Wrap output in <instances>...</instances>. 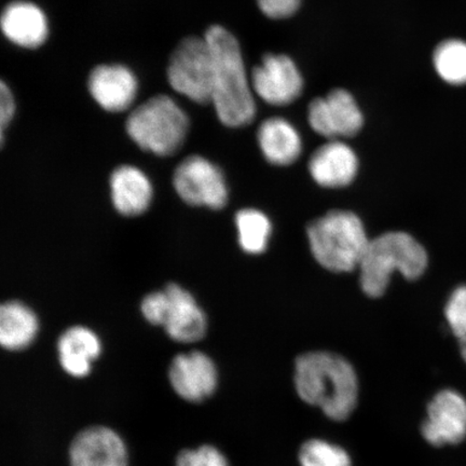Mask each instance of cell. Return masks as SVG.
Wrapping results in <instances>:
<instances>
[{"label":"cell","instance_id":"27","mask_svg":"<svg viewBox=\"0 0 466 466\" xmlns=\"http://www.w3.org/2000/svg\"><path fill=\"white\" fill-rule=\"evenodd\" d=\"M262 15L272 20L288 19L300 8L301 0H258Z\"/></svg>","mask_w":466,"mask_h":466},{"label":"cell","instance_id":"10","mask_svg":"<svg viewBox=\"0 0 466 466\" xmlns=\"http://www.w3.org/2000/svg\"><path fill=\"white\" fill-rule=\"evenodd\" d=\"M424 440L435 447L457 445L466 439V400L454 390L437 393L428 405L421 429Z\"/></svg>","mask_w":466,"mask_h":466},{"label":"cell","instance_id":"25","mask_svg":"<svg viewBox=\"0 0 466 466\" xmlns=\"http://www.w3.org/2000/svg\"><path fill=\"white\" fill-rule=\"evenodd\" d=\"M175 466H229V464L217 447L203 445L197 450L180 451Z\"/></svg>","mask_w":466,"mask_h":466},{"label":"cell","instance_id":"1","mask_svg":"<svg viewBox=\"0 0 466 466\" xmlns=\"http://www.w3.org/2000/svg\"><path fill=\"white\" fill-rule=\"evenodd\" d=\"M214 63L212 104L221 124L241 127L255 119L256 101L252 81L244 64L240 45L223 26L212 25L204 35Z\"/></svg>","mask_w":466,"mask_h":466},{"label":"cell","instance_id":"17","mask_svg":"<svg viewBox=\"0 0 466 466\" xmlns=\"http://www.w3.org/2000/svg\"><path fill=\"white\" fill-rule=\"evenodd\" d=\"M110 192L116 211L127 218L147 211L154 195L147 175L133 166L116 168L110 177Z\"/></svg>","mask_w":466,"mask_h":466},{"label":"cell","instance_id":"9","mask_svg":"<svg viewBox=\"0 0 466 466\" xmlns=\"http://www.w3.org/2000/svg\"><path fill=\"white\" fill-rule=\"evenodd\" d=\"M250 81L255 96L272 106H287L304 91V77L299 66L285 55L268 54L262 57Z\"/></svg>","mask_w":466,"mask_h":466},{"label":"cell","instance_id":"14","mask_svg":"<svg viewBox=\"0 0 466 466\" xmlns=\"http://www.w3.org/2000/svg\"><path fill=\"white\" fill-rule=\"evenodd\" d=\"M167 307L162 328L173 340L191 343L202 339L208 329V319L194 296L177 284L166 288Z\"/></svg>","mask_w":466,"mask_h":466},{"label":"cell","instance_id":"3","mask_svg":"<svg viewBox=\"0 0 466 466\" xmlns=\"http://www.w3.org/2000/svg\"><path fill=\"white\" fill-rule=\"evenodd\" d=\"M427 250L406 232H387L369 244L360 261V288L371 299L381 297L399 271L407 279L420 278L428 267Z\"/></svg>","mask_w":466,"mask_h":466},{"label":"cell","instance_id":"5","mask_svg":"<svg viewBox=\"0 0 466 466\" xmlns=\"http://www.w3.org/2000/svg\"><path fill=\"white\" fill-rule=\"evenodd\" d=\"M127 133L139 148L170 157L182 148L189 131L185 110L167 96H157L139 105L127 116Z\"/></svg>","mask_w":466,"mask_h":466},{"label":"cell","instance_id":"26","mask_svg":"<svg viewBox=\"0 0 466 466\" xmlns=\"http://www.w3.org/2000/svg\"><path fill=\"white\" fill-rule=\"evenodd\" d=\"M167 307L166 290L154 291L146 296L142 301V313L150 324L162 326Z\"/></svg>","mask_w":466,"mask_h":466},{"label":"cell","instance_id":"21","mask_svg":"<svg viewBox=\"0 0 466 466\" xmlns=\"http://www.w3.org/2000/svg\"><path fill=\"white\" fill-rule=\"evenodd\" d=\"M238 243L244 252L252 255L264 253L271 236L269 218L258 209H241L236 215Z\"/></svg>","mask_w":466,"mask_h":466},{"label":"cell","instance_id":"24","mask_svg":"<svg viewBox=\"0 0 466 466\" xmlns=\"http://www.w3.org/2000/svg\"><path fill=\"white\" fill-rule=\"evenodd\" d=\"M445 317L454 337H466V285L453 291L445 308Z\"/></svg>","mask_w":466,"mask_h":466},{"label":"cell","instance_id":"28","mask_svg":"<svg viewBox=\"0 0 466 466\" xmlns=\"http://www.w3.org/2000/svg\"><path fill=\"white\" fill-rule=\"evenodd\" d=\"M15 114V101L13 91L2 81L0 84V131H2V144L5 141V131L13 121Z\"/></svg>","mask_w":466,"mask_h":466},{"label":"cell","instance_id":"6","mask_svg":"<svg viewBox=\"0 0 466 466\" xmlns=\"http://www.w3.org/2000/svg\"><path fill=\"white\" fill-rule=\"evenodd\" d=\"M214 63L206 37H187L173 51L167 66V80L173 90L192 102H212Z\"/></svg>","mask_w":466,"mask_h":466},{"label":"cell","instance_id":"19","mask_svg":"<svg viewBox=\"0 0 466 466\" xmlns=\"http://www.w3.org/2000/svg\"><path fill=\"white\" fill-rule=\"evenodd\" d=\"M258 139L262 155L271 165L289 166L302 151L299 130L281 116L264 120L258 127Z\"/></svg>","mask_w":466,"mask_h":466},{"label":"cell","instance_id":"29","mask_svg":"<svg viewBox=\"0 0 466 466\" xmlns=\"http://www.w3.org/2000/svg\"><path fill=\"white\" fill-rule=\"evenodd\" d=\"M459 345H460V351H461L462 358L466 363V337H464L463 339L459 340Z\"/></svg>","mask_w":466,"mask_h":466},{"label":"cell","instance_id":"15","mask_svg":"<svg viewBox=\"0 0 466 466\" xmlns=\"http://www.w3.org/2000/svg\"><path fill=\"white\" fill-rule=\"evenodd\" d=\"M359 160L355 151L339 139H330L309 161L314 182L325 188H342L357 177Z\"/></svg>","mask_w":466,"mask_h":466},{"label":"cell","instance_id":"16","mask_svg":"<svg viewBox=\"0 0 466 466\" xmlns=\"http://www.w3.org/2000/svg\"><path fill=\"white\" fill-rule=\"evenodd\" d=\"M3 33L11 43L25 49H36L46 43L49 35L48 20L38 5L28 3H10L2 14Z\"/></svg>","mask_w":466,"mask_h":466},{"label":"cell","instance_id":"20","mask_svg":"<svg viewBox=\"0 0 466 466\" xmlns=\"http://www.w3.org/2000/svg\"><path fill=\"white\" fill-rule=\"evenodd\" d=\"M38 331V319L21 301H7L0 308V343L9 351L31 346Z\"/></svg>","mask_w":466,"mask_h":466},{"label":"cell","instance_id":"12","mask_svg":"<svg viewBox=\"0 0 466 466\" xmlns=\"http://www.w3.org/2000/svg\"><path fill=\"white\" fill-rule=\"evenodd\" d=\"M69 462L71 466H127V447L112 429L90 427L75 436Z\"/></svg>","mask_w":466,"mask_h":466},{"label":"cell","instance_id":"18","mask_svg":"<svg viewBox=\"0 0 466 466\" xmlns=\"http://www.w3.org/2000/svg\"><path fill=\"white\" fill-rule=\"evenodd\" d=\"M101 341L95 331L73 326L58 338L57 353L62 369L75 378L89 375L93 360L101 354Z\"/></svg>","mask_w":466,"mask_h":466},{"label":"cell","instance_id":"7","mask_svg":"<svg viewBox=\"0 0 466 466\" xmlns=\"http://www.w3.org/2000/svg\"><path fill=\"white\" fill-rule=\"evenodd\" d=\"M173 185L180 199L192 207L220 209L228 201L223 172L201 156H190L179 163Z\"/></svg>","mask_w":466,"mask_h":466},{"label":"cell","instance_id":"13","mask_svg":"<svg viewBox=\"0 0 466 466\" xmlns=\"http://www.w3.org/2000/svg\"><path fill=\"white\" fill-rule=\"evenodd\" d=\"M87 87L95 101L106 112L122 113L136 101L138 83L130 68L120 64H103L91 72Z\"/></svg>","mask_w":466,"mask_h":466},{"label":"cell","instance_id":"4","mask_svg":"<svg viewBox=\"0 0 466 466\" xmlns=\"http://www.w3.org/2000/svg\"><path fill=\"white\" fill-rule=\"evenodd\" d=\"M319 264L333 272L359 268L370 240L362 221L352 212L333 211L314 220L307 231Z\"/></svg>","mask_w":466,"mask_h":466},{"label":"cell","instance_id":"11","mask_svg":"<svg viewBox=\"0 0 466 466\" xmlns=\"http://www.w3.org/2000/svg\"><path fill=\"white\" fill-rule=\"evenodd\" d=\"M168 380L179 398L200 403L218 388V374L213 360L200 351L177 355L168 369Z\"/></svg>","mask_w":466,"mask_h":466},{"label":"cell","instance_id":"2","mask_svg":"<svg viewBox=\"0 0 466 466\" xmlns=\"http://www.w3.org/2000/svg\"><path fill=\"white\" fill-rule=\"evenodd\" d=\"M295 387L302 400L320 408L334 421L347 420L358 404L357 372L346 359L334 353L300 355L295 364Z\"/></svg>","mask_w":466,"mask_h":466},{"label":"cell","instance_id":"22","mask_svg":"<svg viewBox=\"0 0 466 466\" xmlns=\"http://www.w3.org/2000/svg\"><path fill=\"white\" fill-rule=\"evenodd\" d=\"M435 71L452 86L466 85V43L448 39L436 46L433 54Z\"/></svg>","mask_w":466,"mask_h":466},{"label":"cell","instance_id":"8","mask_svg":"<svg viewBox=\"0 0 466 466\" xmlns=\"http://www.w3.org/2000/svg\"><path fill=\"white\" fill-rule=\"evenodd\" d=\"M308 122L319 136L339 139L357 136L364 126V116L351 93L335 89L309 104Z\"/></svg>","mask_w":466,"mask_h":466},{"label":"cell","instance_id":"23","mask_svg":"<svg viewBox=\"0 0 466 466\" xmlns=\"http://www.w3.org/2000/svg\"><path fill=\"white\" fill-rule=\"evenodd\" d=\"M301 466H352L351 458L343 448L322 440H310L301 446Z\"/></svg>","mask_w":466,"mask_h":466}]
</instances>
